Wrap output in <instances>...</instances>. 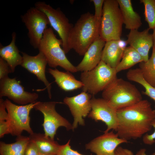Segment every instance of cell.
<instances>
[{
  "mask_svg": "<svg viewBox=\"0 0 155 155\" xmlns=\"http://www.w3.org/2000/svg\"><path fill=\"white\" fill-rule=\"evenodd\" d=\"M154 112L155 113V110H154Z\"/></svg>",
  "mask_w": 155,
  "mask_h": 155,
  "instance_id": "cell-38",
  "label": "cell"
},
{
  "mask_svg": "<svg viewBox=\"0 0 155 155\" xmlns=\"http://www.w3.org/2000/svg\"><path fill=\"white\" fill-rule=\"evenodd\" d=\"M91 94L84 91L76 96L64 98L63 102L69 107L74 118L72 129H76L78 124L84 125L83 118L88 115L91 111Z\"/></svg>",
  "mask_w": 155,
  "mask_h": 155,
  "instance_id": "cell-13",
  "label": "cell"
},
{
  "mask_svg": "<svg viewBox=\"0 0 155 155\" xmlns=\"http://www.w3.org/2000/svg\"><path fill=\"white\" fill-rule=\"evenodd\" d=\"M49 73L54 78L58 86L65 91H70L82 88L83 85L77 80L70 72L60 71L58 69L49 68Z\"/></svg>",
  "mask_w": 155,
  "mask_h": 155,
  "instance_id": "cell-21",
  "label": "cell"
},
{
  "mask_svg": "<svg viewBox=\"0 0 155 155\" xmlns=\"http://www.w3.org/2000/svg\"><path fill=\"white\" fill-rule=\"evenodd\" d=\"M69 140L65 144L61 146L57 155H83L72 149L69 145Z\"/></svg>",
  "mask_w": 155,
  "mask_h": 155,
  "instance_id": "cell-29",
  "label": "cell"
},
{
  "mask_svg": "<svg viewBox=\"0 0 155 155\" xmlns=\"http://www.w3.org/2000/svg\"><path fill=\"white\" fill-rule=\"evenodd\" d=\"M115 155H134V154L131 150L119 146L115 150Z\"/></svg>",
  "mask_w": 155,
  "mask_h": 155,
  "instance_id": "cell-34",
  "label": "cell"
},
{
  "mask_svg": "<svg viewBox=\"0 0 155 155\" xmlns=\"http://www.w3.org/2000/svg\"><path fill=\"white\" fill-rule=\"evenodd\" d=\"M40 153L36 146L29 141L25 148L24 155H38Z\"/></svg>",
  "mask_w": 155,
  "mask_h": 155,
  "instance_id": "cell-33",
  "label": "cell"
},
{
  "mask_svg": "<svg viewBox=\"0 0 155 155\" xmlns=\"http://www.w3.org/2000/svg\"><path fill=\"white\" fill-rule=\"evenodd\" d=\"M152 125L154 128V131L150 134L146 133L143 137V142L146 145H152L155 142V119L152 122Z\"/></svg>",
  "mask_w": 155,
  "mask_h": 155,
  "instance_id": "cell-32",
  "label": "cell"
},
{
  "mask_svg": "<svg viewBox=\"0 0 155 155\" xmlns=\"http://www.w3.org/2000/svg\"><path fill=\"white\" fill-rule=\"evenodd\" d=\"M21 18L28 30L30 44L34 49H38L44 33L49 24L47 16L34 7L28 9L21 16Z\"/></svg>",
  "mask_w": 155,
  "mask_h": 155,
  "instance_id": "cell-9",
  "label": "cell"
},
{
  "mask_svg": "<svg viewBox=\"0 0 155 155\" xmlns=\"http://www.w3.org/2000/svg\"><path fill=\"white\" fill-rule=\"evenodd\" d=\"M34 7L47 16L49 24L58 34L62 42V49L66 54L70 51L68 45L69 35L73 25L70 23L60 8L55 9L44 1H37Z\"/></svg>",
  "mask_w": 155,
  "mask_h": 155,
  "instance_id": "cell-8",
  "label": "cell"
},
{
  "mask_svg": "<svg viewBox=\"0 0 155 155\" xmlns=\"http://www.w3.org/2000/svg\"><path fill=\"white\" fill-rule=\"evenodd\" d=\"M57 103L38 101L34 108L43 115L44 121L42 126L45 136L53 140L59 127H63L68 131L73 129L72 125L56 111L55 106Z\"/></svg>",
  "mask_w": 155,
  "mask_h": 155,
  "instance_id": "cell-10",
  "label": "cell"
},
{
  "mask_svg": "<svg viewBox=\"0 0 155 155\" xmlns=\"http://www.w3.org/2000/svg\"><path fill=\"white\" fill-rule=\"evenodd\" d=\"M3 96L18 104L25 105L36 102L38 95L25 91L20 81L7 77L0 80V98Z\"/></svg>",
  "mask_w": 155,
  "mask_h": 155,
  "instance_id": "cell-11",
  "label": "cell"
},
{
  "mask_svg": "<svg viewBox=\"0 0 155 155\" xmlns=\"http://www.w3.org/2000/svg\"><path fill=\"white\" fill-rule=\"evenodd\" d=\"M38 155H49L46 154H42L41 153H40Z\"/></svg>",
  "mask_w": 155,
  "mask_h": 155,
  "instance_id": "cell-37",
  "label": "cell"
},
{
  "mask_svg": "<svg viewBox=\"0 0 155 155\" xmlns=\"http://www.w3.org/2000/svg\"><path fill=\"white\" fill-rule=\"evenodd\" d=\"M18 105L6 99L4 100L9 117L10 134L17 137L21 135L24 131L30 135L34 132L30 125V112L36 103Z\"/></svg>",
  "mask_w": 155,
  "mask_h": 155,
  "instance_id": "cell-7",
  "label": "cell"
},
{
  "mask_svg": "<svg viewBox=\"0 0 155 155\" xmlns=\"http://www.w3.org/2000/svg\"><path fill=\"white\" fill-rule=\"evenodd\" d=\"M127 44L126 41L121 39L106 42L102 51L101 60L110 67L116 68L122 59Z\"/></svg>",
  "mask_w": 155,
  "mask_h": 155,
  "instance_id": "cell-18",
  "label": "cell"
},
{
  "mask_svg": "<svg viewBox=\"0 0 155 155\" xmlns=\"http://www.w3.org/2000/svg\"><path fill=\"white\" fill-rule=\"evenodd\" d=\"M104 0H91L94 5L95 18L97 20H100L102 15V9Z\"/></svg>",
  "mask_w": 155,
  "mask_h": 155,
  "instance_id": "cell-31",
  "label": "cell"
},
{
  "mask_svg": "<svg viewBox=\"0 0 155 155\" xmlns=\"http://www.w3.org/2000/svg\"><path fill=\"white\" fill-rule=\"evenodd\" d=\"M116 68L102 61L93 69L81 73L80 79L83 86L82 91L91 95L103 91L117 78Z\"/></svg>",
  "mask_w": 155,
  "mask_h": 155,
  "instance_id": "cell-6",
  "label": "cell"
},
{
  "mask_svg": "<svg viewBox=\"0 0 155 155\" xmlns=\"http://www.w3.org/2000/svg\"><path fill=\"white\" fill-rule=\"evenodd\" d=\"M91 110L88 117L96 121H100L105 123L107 128L104 133L113 129L116 131L118 123L117 111L103 98H92Z\"/></svg>",
  "mask_w": 155,
  "mask_h": 155,
  "instance_id": "cell-12",
  "label": "cell"
},
{
  "mask_svg": "<svg viewBox=\"0 0 155 155\" xmlns=\"http://www.w3.org/2000/svg\"><path fill=\"white\" fill-rule=\"evenodd\" d=\"M13 73L7 63L0 57V80L8 77L9 73Z\"/></svg>",
  "mask_w": 155,
  "mask_h": 155,
  "instance_id": "cell-30",
  "label": "cell"
},
{
  "mask_svg": "<svg viewBox=\"0 0 155 155\" xmlns=\"http://www.w3.org/2000/svg\"><path fill=\"white\" fill-rule=\"evenodd\" d=\"M117 114L116 133L120 138L127 141L140 138L150 131L155 119V113L147 100L118 110Z\"/></svg>",
  "mask_w": 155,
  "mask_h": 155,
  "instance_id": "cell-1",
  "label": "cell"
},
{
  "mask_svg": "<svg viewBox=\"0 0 155 155\" xmlns=\"http://www.w3.org/2000/svg\"><path fill=\"white\" fill-rule=\"evenodd\" d=\"M61 45L62 46V40L57 38L53 29L50 27L45 31L38 49L44 55L50 67L55 68L60 66L70 72H78L75 66L67 58Z\"/></svg>",
  "mask_w": 155,
  "mask_h": 155,
  "instance_id": "cell-4",
  "label": "cell"
},
{
  "mask_svg": "<svg viewBox=\"0 0 155 155\" xmlns=\"http://www.w3.org/2000/svg\"><path fill=\"white\" fill-rule=\"evenodd\" d=\"M123 21L117 0H104L99 36L105 41L121 39Z\"/></svg>",
  "mask_w": 155,
  "mask_h": 155,
  "instance_id": "cell-5",
  "label": "cell"
},
{
  "mask_svg": "<svg viewBox=\"0 0 155 155\" xmlns=\"http://www.w3.org/2000/svg\"><path fill=\"white\" fill-rule=\"evenodd\" d=\"M140 1L144 4L145 20L149 28L153 30L155 28V0H140Z\"/></svg>",
  "mask_w": 155,
  "mask_h": 155,
  "instance_id": "cell-27",
  "label": "cell"
},
{
  "mask_svg": "<svg viewBox=\"0 0 155 155\" xmlns=\"http://www.w3.org/2000/svg\"><path fill=\"white\" fill-rule=\"evenodd\" d=\"M4 100L0 99V137L5 134H10L9 117L6 111Z\"/></svg>",
  "mask_w": 155,
  "mask_h": 155,
  "instance_id": "cell-28",
  "label": "cell"
},
{
  "mask_svg": "<svg viewBox=\"0 0 155 155\" xmlns=\"http://www.w3.org/2000/svg\"><path fill=\"white\" fill-rule=\"evenodd\" d=\"M125 28L138 30L142 25L140 15L133 9L131 0H117Z\"/></svg>",
  "mask_w": 155,
  "mask_h": 155,
  "instance_id": "cell-20",
  "label": "cell"
},
{
  "mask_svg": "<svg viewBox=\"0 0 155 155\" xmlns=\"http://www.w3.org/2000/svg\"><path fill=\"white\" fill-rule=\"evenodd\" d=\"M16 142L12 143L0 142V155H24L26 147L29 142V137L22 135L17 137Z\"/></svg>",
  "mask_w": 155,
  "mask_h": 155,
  "instance_id": "cell-23",
  "label": "cell"
},
{
  "mask_svg": "<svg viewBox=\"0 0 155 155\" xmlns=\"http://www.w3.org/2000/svg\"><path fill=\"white\" fill-rule=\"evenodd\" d=\"M29 141L37 147L40 153L49 155H57L61 145L44 134L33 133L29 136Z\"/></svg>",
  "mask_w": 155,
  "mask_h": 155,
  "instance_id": "cell-22",
  "label": "cell"
},
{
  "mask_svg": "<svg viewBox=\"0 0 155 155\" xmlns=\"http://www.w3.org/2000/svg\"><path fill=\"white\" fill-rule=\"evenodd\" d=\"M11 36V40L8 45L3 46L0 43V56L7 63L13 72L17 66H21L23 58L16 45V34L15 32H13Z\"/></svg>",
  "mask_w": 155,
  "mask_h": 155,
  "instance_id": "cell-19",
  "label": "cell"
},
{
  "mask_svg": "<svg viewBox=\"0 0 155 155\" xmlns=\"http://www.w3.org/2000/svg\"><path fill=\"white\" fill-rule=\"evenodd\" d=\"M100 22L89 12L82 14L69 33L68 40L69 50L73 49L79 55H84L90 45L100 36Z\"/></svg>",
  "mask_w": 155,
  "mask_h": 155,
  "instance_id": "cell-2",
  "label": "cell"
},
{
  "mask_svg": "<svg viewBox=\"0 0 155 155\" xmlns=\"http://www.w3.org/2000/svg\"><path fill=\"white\" fill-rule=\"evenodd\" d=\"M146 149L142 148L137 152L136 155H147L146 153ZM151 155H155V152L153 153Z\"/></svg>",
  "mask_w": 155,
  "mask_h": 155,
  "instance_id": "cell-35",
  "label": "cell"
},
{
  "mask_svg": "<svg viewBox=\"0 0 155 155\" xmlns=\"http://www.w3.org/2000/svg\"><path fill=\"white\" fill-rule=\"evenodd\" d=\"M144 61L140 54L130 46L125 49L122 59L116 68L117 73L121 71L128 69L135 64Z\"/></svg>",
  "mask_w": 155,
  "mask_h": 155,
  "instance_id": "cell-24",
  "label": "cell"
},
{
  "mask_svg": "<svg viewBox=\"0 0 155 155\" xmlns=\"http://www.w3.org/2000/svg\"><path fill=\"white\" fill-rule=\"evenodd\" d=\"M150 29L147 28L141 32L131 30L127 35V44L137 52L144 62L148 60L149 51L153 46L152 34L149 32Z\"/></svg>",
  "mask_w": 155,
  "mask_h": 155,
  "instance_id": "cell-16",
  "label": "cell"
},
{
  "mask_svg": "<svg viewBox=\"0 0 155 155\" xmlns=\"http://www.w3.org/2000/svg\"><path fill=\"white\" fill-rule=\"evenodd\" d=\"M153 30V34H152L153 41V47L154 48L155 50V28H154Z\"/></svg>",
  "mask_w": 155,
  "mask_h": 155,
  "instance_id": "cell-36",
  "label": "cell"
},
{
  "mask_svg": "<svg viewBox=\"0 0 155 155\" xmlns=\"http://www.w3.org/2000/svg\"><path fill=\"white\" fill-rule=\"evenodd\" d=\"M126 77L129 80L142 85L145 89L142 93L155 101V87L150 85L145 80L139 68L129 70L126 73Z\"/></svg>",
  "mask_w": 155,
  "mask_h": 155,
  "instance_id": "cell-25",
  "label": "cell"
},
{
  "mask_svg": "<svg viewBox=\"0 0 155 155\" xmlns=\"http://www.w3.org/2000/svg\"><path fill=\"white\" fill-rule=\"evenodd\" d=\"M128 141L120 138L113 131L104 133L85 145L86 149L96 155H115V150L120 144Z\"/></svg>",
  "mask_w": 155,
  "mask_h": 155,
  "instance_id": "cell-14",
  "label": "cell"
},
{
  "mask_svg": "<svg viewBox=\"0 0 155 155\" xmlns=\"http://www.w3.org/2000/svg\"><path fill=\"white\" fill-rule=\"evenodd\" d=\"M139 66L145 80L155 87V50L153 47L150 58L146 62L140 63Z\"/></svg>",
  "mask_w": 155,
  "mask_h": 155,
  "instance_id": "cell-26",
  "label": "cell"
},
{
  "mask_svg": "<svg viewBox=\"0 0 155 155\" xmlns=\"http://www.w3.org/2000/svg\"><path fill=\"white\" fill-rule=\"evenodd\" d=\"M106 42L100 36L89 46L80 62L76 66L78 71L91 70L95 67L101 61L102 52Z\"/></svg>",
  "mask_w": 155,
  "mask_h": 155,
  "instance_id": "cell-17",
  "label": "cell"
},
{
  "mask_svg": "<svg viewBox=\"0 0 155 155\" xmlns=\"http://www.w3.org/2000/svg\"><path fill=\"white\" fill-rule=\"evenodd\" d=\"M102 98L117 111L133 105L142 100L135 86L117 78L102 91Z\"/></svg>",
  "mask_w": 155,
  "mask_h": 155,
  "instance_id": "cell-3",
  "label": "cell"
},
{
  "mask_svg": "<svg viewBox=\"0 0 155 155\" xmlns=\"http://www.w3.org/2000/svg\"><path fill=\"white\" fill-rule=\"evenodd\" d=\"M23 60L21 66L28 71L35 75L38 80L43 82L47 89L50 98H51V86L47 80L45 70L48 64L47 60L44 55L41 52L35 56H31L23 52H21Z\"/></svg>",
  "mask_w": 155,
  "mask_h": 155,
  "instance_id": "cell-15",
  "label": "cell"
}]
</instances>
